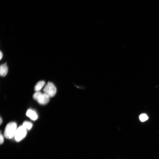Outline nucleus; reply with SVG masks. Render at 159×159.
Listing matches in <instances>:
<instances>
[{
  "label": "nucleus",
  "instance_id": "3",
  "mask_svg": "<svg viewBox=\"0 0 159 159\" xmlns=\"http://www.w3.org/2000/svg\"><path fill=\"white\" fill-rule=\"evenodd\" d=\"M43 91L44 93L49 97H52L55 95L57 90L55 85L53 83L49 82L45 85Z\"/></svg>",
  "mask_w": 159,
  "mask_h": 159
},
{
  "label": "nucleus",
  "instance_id": "9",
  "mask_svg": "<svg viewBox=\"0 0 159 159\" xmlns=\"http://www.w3.org/2000/svg\"><path fill=\"white\" fill-rule=\"evenodd\" d=\"M148 117L145 114H142L139 116V119L141 122H144L148 119Z\"/></svg>",
  "mask_w": 159,
  "mask_h": 159
},
{
  "label": "nucleus",
  "instance_id": "2",
  "mask_svg": "<svg viewBox=\"0 0 159 159\" xmlns=\"http://www.w3.org/2000/svg\"><path fill=\"white\" fill-rule=\"evenodd\" d=\"M33 99L42 105L47 104L49 101L50 97L45 93L36 92L33 95Z\"/></svg>",
  "mask_w": 159,
  "mask_h": 159
},
{
  "label": "nucleus",
  "instance_id": "6",
  "mask_svg": "<svg viewBox=\"0 0 159 159\" xmlns=\"http://www.w3.org/2000/svg\"><path fill=\"white\" fill-rule=\"evenodd\" d=\"M8 71V67L6 63L2 64L0 67V74L2 77L5 76L7 74Z\"/></svg>",
  "mask_w": 159,
  "mask_h": 159
},
{
  "label": "nucleus",
  "instance_id": "8",
  "mask_svg": "<svg viewBox=\"0 0 159 159\" xmlns=\"http://www.w3.org/2000/svg\"><path fill=\"white\" fill-rule=\"evenodd\" d=\"M22 126L27 130H30L32 128L33 125L31 122L26 121L23 122Z\"/></svg>",
  "mask_w": 159,
  "mask_h": 159
},
{
  "label": "nucleus",
  "instance_id": "5",
  "mask_svg": "<svg viewBox=\"0 0 159 159\" xmlns=\"http://www.w3.org/2000/svg\"><path fill=\"white\" fill-rule=\"evenodd\" d=\"M26 115L31 120H35L37 119L38 116L36 112L32 109H29L26 112Z\"/></svg>",
  "mask_w": 159,
  "mask_h": 159
},
{
  "label": "nucleus",
  "instance_id": "10",
  "mask_svg": "<svg viewBox=\"0 0 159 159\" xmlns=\"http://www.w3.org/2000/svg\"><path fill=\"white\" fill-rule=\"evenodd\" d=\"M0 140H1V144L4 142V139L3 136L1 133V135H0Z\"/></svg>",
  "mask_w": 159,
  "mask_h": 159
},
{
  "label": "nucleus",
  "instance_id": "1",
  "mask_svg": "<svg viewBox=\"0 0 159 159\" xmlns=\"http://www.w3.org/2000/svg\"><path fill=\"white\" fill-rule=\"evenodd\" d=\"M17 129V124L15 122H12L8 123L5 130V137L8 139L13 138L15 136Z\"/></svg>",
  "mask_w": 159,
  "mask_h": 159
},
{
  "label": "nucleus",
  "instance_id": "11",
  "mask_svg": "<svg viewBox=\"0 0 159 159\" xmlns=\"http://www.w3.org/2000/svg\"><path fill=\"white\" fill-rule=\"evenodd\" d=\"M3 57V54L2 52L1 51L0 52V59L1 60Z\"/></svg>",
  "mask_w": 159,
  "mask_h": 159
},
{
  "label": "nucleus",
  "instance_id": "4",
  "mask_svg": "<svg viewBox=\"0 0 159 159\" xmlns=\"http://www.w3.org/2000/svg\"><path fill=\"white\" fill-rule=\"evenodd\" d=\"M27 130L22 126L17 129L14 136L16 141L20 142L26 137L27 134Z\"/></svg>",
  "mask_w": 159,
  "mask_h": 159
},
{
  "label": "nucleus",
  "instance_id": "12",
  "mask_svg": "<svg viewBox=\"0 0 159 159\" xmlns=\"http://www.w3.org/2000/svg\"><path fill=\"white\" fill-rule=\"evenodd\" d=\"M3 122V120L2 119V118L1 117V118H0V124H1H1Z\"/></svg>",
  "mask_w": 159,
  "mask_h": 159
},
{
  "label": "nucleus",
  "instance_id": "7",
  "mask_svg": "<svg viewBox=\"0 0 159 159\" xmlns=\"http://www.w3.org/2000/svg\"><path fill=\"white\" fill-rule=\"evenodd\" d=\"M45 82L44 81H41L39 82L35 85L34 90L36 92H39L44 86Z\"/></svg>",
  "mask_w": 159,
  "mask_h": 159
}]
</instances>
